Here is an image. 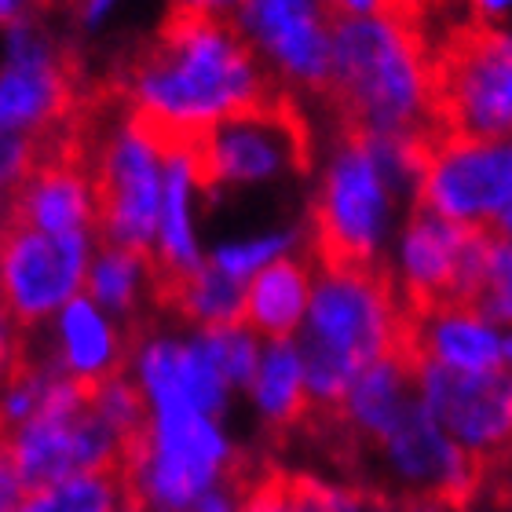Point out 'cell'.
Segmentation results:
<instances>
[{
    "mask_svg": "<svg viewBox=\"0 0 512 512\" xmlns=\"http://www.w3.org/2000/svg\"><path fill=\"white\" fill-rule=\"evenodd\" d=\"M249 33L227 11L169 4L147 44L107 77L125 99V121L161 161H183L198 128L235 118L282 92Z\"/></svg>",
    "mask_w": 512,
    "mask_h": 512,
    "instance_id": "6da1fadb",
    "label": "cell"
},
{
    "mask_svg": "<svg viewBox=\"0 0 512 512\" xmlns=\"http://www.w3.org/2000/svg\"><path fill=\"white\" fill-rule=\"evenodd\" d=\"M439 0H377L370 15L333 19L330 110L337 132L406 139L428 128V66Z\"/></svg>",
    "mask_w": 512,
    "mask_h": 512,
    "instance_id": "7a4b0ae2",
    "label": "cell"
},
{
    "mask_svg": "<svg viewBox=\"0 0 512 512\" xmlns=\"http://www.w3.org/2000/svg\"><path fill=\"white\" fill-rule=\"evenodd\" d=\"M403 289L392 267L374 271H319L308 319L297 337L304 377H308L311 417L330 421L344 395L366 366L395 352H406Z\"/></svg>",
    "mask_w": 512,
    "mask_h": 512,
    "instance_id": "3957f363",
    "label": "cell"
},
{
    "mask_svg": "<svg viewBox=\"0 0 512 512\" xmlns=\"http://www.w3.org/2000/svg\"><path fill=\"white\" fill-rule=\"evenodd\" d=\"M428 125L439 139L512 136V33L494 22H454L428 66Z\"/></svg>",
    "mask_w": 512,
    "mask_h": 512,
    "instance_id": "277c9868",
    "label": "cell"
},
{
    "mask_svg": "<svg viewBox=\"0 0 512 512\" xmlns=\"http://www.w3.org/2000/svg\"><path fill=\"white\" fill-rule=\"evenodd\" d=\"M187 169L198 191L216 194L224 187L260 183L282 172H311V125L289 88L242 110L235 118L198 128L187 147Z\"/></svg>",
    "mask_w": 512,
    "mask_h": 512,
    "instance_id": "5b68a950",
    "label": "cell"
},
{
    "mask_svg": "<svg viewBox=\"0 0 512 512\" xmlns=\"http://www.w3.org/2000/svg\"><path fill=\"white\" fill-rule=\"evenodd\" d=\"M384 220H388V176L374 143L363 132H337L326 180L308 209L311 267L319 271H374L381 267Z\"/></svg>",
    "mask_w": 512,
    "mask_h": 512,
    "instance_id": "8992f818",
    "label": "cell"
},
{
    "mask_svg": "<svg viewBox=\"0 0 512 512\" xmlns=\"http://www.w3.org/2000/svg\"><path fill=\"white\" fill-rule=\"evenodd\" d=\"M417 169V205L458 224L491 227L512 205V143L439 139L432 128L406 139Z\"/></svg>",
    "mask_w": 512,
    "mask_h": 512,
    "instance_id": "52a82bcc",
    "label": "cell"
},
{
    "mask_svg": "<svg viewBox=\"0 0 512 512\" xmlns=\"http://www.w3.org/2000/svg\"><path fill=\"white\" fill-rule=\"evenodd\" d=\"M374 458L384 487L399 502L428 498V502H450L461 509L476 498L483 469H487L439 428V421L428 414L421 399L406 410L392 436L374 450Z\"/></svg>",
    "mask_w": 512,
    "mask_h": 512,
    "instance_id": "ba28073f",
    "label": "cell"
},
{
    "mask_svg": "<svg viewBox=\"0 0 512 512\" xmlns=\"http://www.w3.org/2000/svg\"><path fill=\"white\" fill-rule=\"evenodd\" d=\"M128 443L92 410L37 414L26 425L4 432V461L19 472L26 491L59 483L81 472H121Z\"/></svg>",
    "mask_w": 512,
    "mask_h": 512,
    "instance_id": "9c48e42d",
    "label": "cell"
},
{
    "mask_svg": "<svg viewBox=\"0 0 512 512\" xmlns=\"http://www.w3.org/2000/svg\"><path fill=\"white\" fill-rule=\"evenodd\" d=\"M88 264V231L44 235L37 227L4 224V319L8 330H37L55 308L74 300Z\"/></svg>",
    "mask_w": 512,
    "mask_h": 512,
    "instance_id": "30bf717a",
    "label": "cell"
},
{
    "mask_svg": "<svg viewBox=\"0 0 512 512\" xmlns=\"http://www.w3.org/2000/svg\"><path fill=\"white\" fill-rule=\"evenodd\" d=\"M417 399L458 447L483 465L512 450V374H461L439 363H417Z\"/></svg>",
    "mask_w": 512,
    "mask_h": 512,
    "instance_id": "8fae6325",
    "label": "cell"
},
{
    "mask_svg": "<svg viewBox=\"0 0 512 512\" xmlns=\"http://www.w3.org/2000/svg\"><path fill=\"white\" fill-rule=\"evenodd\" d=\"M249 41L278 66V74L315 96L333 85V11L330 0H246L235 11Z\"/></svg>",
    "mask_w": 512,
    "mask_h": 512,
    "instance_id": "7c38bea8",
    "label": "cell"
},
{
    "mask_svg": "<svg viewBox=\"0 0 512 512\" xmlns=\"http://www.w3.org/2000/svg\"><path fill=\"white\" fill-rule=\"evenodd\" d=\"M417 403V363L406 352L384 355L355 377L341 410L326 421L348 447L374 454Z\"/></svg>",
    "mask_w": 512,
    "mask_h": 512,
    "instance_id": "4fadbf2b",
    "label": "cell"
},
{
    "mask_svg": "<svg viewBox=\"0 0 512 512\" xmlns=\"http://www.w3.org/2000/svg\"><path fill=\"white\" fill-rule=\"evenodd\" d=\"M139 337L118 333L107 315H99L92 300L74 297L59 311V333H55L52 355L59 370H66L70 377L99 384L114 374H125Z\"/></svg>",
    "mask_w": 512,
    "mask_h": 512,
    "instance_id": "5bb4252c",
    "label": "cell"
},
{
    "mask_svg": "<svg viewBox=\"0 0 512 512\" xmlns=\"http://www.w3.org/2000/svg\"><path fill=\"white\" fill-rule=\"evenodd\" d=\"M249 403H253L260 425L271 436H286L311 417L308 377L300 359L297 341H271L260 355L256 377L249 384Z\"/></svg>",
    "mask_w": 512,
    "mask_h": 512,
    "instance_id": "9a60e30c",
    "label": "cell"
},
{
    "mask_svg": "<svg viewBox=\"0 0 512 512\" xmlns=\"http://www.w3.org/2000/svg\"><path fill=\"white\" fill-rule=\"evenodd\" d=\"M246 512H366L370 487L333 483L308 472H260L253 480H238Z\"/></svg>",
    "mask_w": 512,
    "mask_h": 512,
    "instance_id": "2e32d148",
    "label": "cell"
},
{
    "mask_svg": "<svg viewBox=\"0 0 512 512\" xmlns=\"http://www.w3.org/2000/svg\"><path fill=\"white\" fill-rule=\"evenodd\" d=\"M308 275L311 260L278 256L267 267H260L246 286V326L256 337L267 341H289L297 330L308 304Z\"/></svg>",
    "mask_w": 512,
    "mask_h": 512,
    "instance_id": "e0dca14e",
    "label": "cell"
},
{
    "mask_svg": "<svg viewBox=\"0 0 512 512\" xmlns=\"http://www.w3.org/2000/svg\"><path fill=\"white\" fill-rule=\"evenodd\" d=\"M150 267H154V256L136 253V249H121V246H103L96 256V264L88 271V289L92 297L125 322V330L132 337H139V289H143V278L150 282Z\"/></svg>",
    "mask_w": 512,
    "mask_h": 512,
    "instance_id": "ac0fdd59",
    "label": "cell"
},
{
    "mask_svg": "<svg viewBox=\"0 0 512 512\" xmlns=\"http://www.w3.org/2000/svg\"><path fill=\"white\" fill-rule=\"evenodd\" d=\"M132 505L121 472H81L26 491L15 512H125Z\"/></svg>",
    "mask_w": 512,
    "mask_h": 512,
    "instance_id": "d6986e66",
    "label": "cell"
},
{
    "mask_svg": "<svg viewBox=\"0 0 512 512\" xmlns=\"http://www.w3.org/2000/svg\"><path fill=\"white\" fill-rule=\"evenodd\" d=\"M180 384L198 410H205L216 421H224L235 388L224 377V370L216 366L209 344L202 341V333H194L191 341L180 344Z\"/></svg>",
    "mask_w": 512,
    "mask_h": 512,
    "instance_id": "ffe728a7",
    "label": "cell"
},
{
    "mask_svg": "<svg viewBox=\"0 0 512 512\" xmlns=\"http://www.w3.org/2000/svg\"><path fill=\"white\" fill-rule=\"evenodd\" d=\"M476 315L494 326H512V238L498 235L491 227V246L483 264Z\"/></svg>",
    "mask_w": 512,
    "mask_h": 512,
    "instance_id": "44dd1931",
    "label": "cell"
},
{
    "mask_svg": "<svg viewBox=\"0 0 512 512\" xmlns=\"http://www.w3.org/2000/svg\"><path fill=\"white\" fill-rule=\"evenodd\" d=\"M300 238V231H282V235H271V238H260V242H242V246H224L216 249L213 264L231 278H242L256 275L260 267H267L271 260H278L282 253L293 249V242Z\"/></svg>",
    "mask_w": 512,
    "mask_h": 512,
    "instance_id": "7402d4cb",
    "label": "cell"
},
{
    "mask_svg": "<svg viewBox=\"0 0 512 512\" xmlns=\"http://www.w3.org/2000/svg\"><path fill=\"white\" fill-rule=\"evenodd\" d=\"M55 0H4V26H22V22H41V15Z\"/></svg>",
    "mask_w": 512,
    "mask_h": 512,
    "instance_id": "603a6c76",
    "label": "cell"
},
{
    "mask_svg": "<svg viewBox=\"0 0 512 512\" xmlns=\"http://www.w3.org/2000/svg\"><path fill=\"white\" fill-rule=\"evenodd\" d=\"M194 512H246V509H242V494H238V487L231 483V487H220V491L209 494Z\"/></svg>",
    "mask_w": 512,
    "mask_h": 512,
    "instance_id": "cb8c5ba5",
    "label": "cell"
},
{
    "mask_svg": "<svg viewBox=\"0 0 512 512\" xmlns=\"http://www.w3.org/2000/svg\"><path fill=\"white\" fill-rule=\"evenodd\" d=\"M110 4H114V0H81V4H77V19L85 22V26H96L110 11Z\"/></svg>",
    "mask_w": 512,
    "mask_h": 512,
    "instance_id": "d4e9b609",
    "label": "cell"
},
{
    "mask_svg": "<svg viewBox=\"0 0 512 512\" xmlns=\"http://www.w3.org/2000/svg\"><path fill=\"white\" fill-rule=\"evenodd\" d=\"M377 0H330V11L333 19H344V15H366V11H374Z\"/></svg>",
    "mask_w": 512,
    "mask_h": 512,
    "instance_id": "484cf974",
    "label": "cell"
},
{
    "mask_svg": "<svg viewBox=\"0 0 512 512\" xmlns=\"http://www.w3.org/2000/svg\"><path fill=\"white\" fill-rule=\"evenodd\" d=\"M172 4H187V8H205V11H227V15H235L246 0H172Z\"/></svg>",
    "mask_w": 512,
    "mask_h": 512,
    "instance_id": "4316f807",
    "label": "cell"
},
{
    "mask_svg": "<svg viewBox=\"0 0 512 512\" xmlns=\"http://www.w3.org/2000/svg\"><path fill=\"white\" fill-rule=\"evenodd\" d=\"M366 512H403V502L392 498V494L370 491V502H366Z\"/></svg>",
    "mask_w": 512,
    "mask_h": 512,
    "instance_id": "83f0119b",
    "label": "cell"
},
{
    "mask_svg": "<svg viewBox=\"0 0 512 512\" xmlns=\"http://www.w3.org/2000/svg\"><path fill=\"white\" fill-rule=\"evenodd\" d=\"M403 512H465L461 505L450 502H428V498H417V502H403Z\"/></svg>",
    "mask_w": 512,
    "mask_h": 512,
    "instance_id": "f1b7e54d",
    "label": "cell"
},
{
    "mask_svg": "<svg viewBox=\"0 0 512 512\" xmlns=\"http://www.w3.org/2000/svg\"><path fill=\"white\" fill-rule=\"evenodd\" d=\"M494 231H498V235H505V238H512V205H509V209H505V213L502 216H498V220H494Z\"/></svg>",
    "mask_w": 512,
    "mask_h": 512,
    "instance_id": "f546056e",
    "label": "cell"
},
{
    "mask_svg": "<svg viewBox=\"0 0 512 512\" xmlns=\"http://www.w3.org/2000/svg\"><path fill=\"white\" fill-rule=\"evenodd\" d=\"M125 512H147V509H139V505H128V509Z\"/></svg>",
    "mask_w": 512,
    "mask_h": 512,
    "instance_id": "4dcf8cb0",
    "label": "cell"
}]
</instances>
